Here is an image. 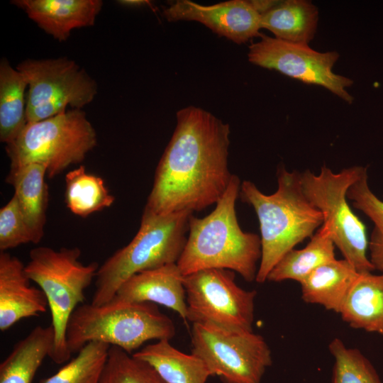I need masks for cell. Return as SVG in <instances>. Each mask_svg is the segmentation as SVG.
Instances as JSON below:
<instances>
[{
	"mask_svg": "<svg viewBox=\"0 0 383 383\" xmlns=\"http://www.w3.org/2000/svg\"><path fill=\"white\" fill-rule=\"evenodd\" d=\"M176 116L145 206L157 214L194 213L216 204L233 177L228 165L229 125L194 106Z\"/></svg>",
	"mask_w": 383,
	"mask_h": 383,
	"instance_id": "1",
	"label": "cell"
},
{
	"mask_svg": "<svg viewBox=\"0 0 383 383\" xmlns=\"http://www.w3.org/2000/svg\"><path fill=\"white\" fill-rule=\"evenodd\" d=\"M241 182L233 174L215 209L206 216L192 214L187 242L177 265L187 275L206 269H226L255 281L262 255L260 236L244 232L235 211Z\"/></svg>",
	"mask_w": 383,
	"mask_h": 383,
	"instance_id": "2",
	"label": "cell"
},
{
	"mask_svg": "<svg viewBox=\"0 0 383 383\" xmlns=\"http://www.w3.org/2000/svg\"><path fill=\"white\" fill-rule=\"evenodd\" d=\"M277 177V189L270 195L249 180L240 188L239 196L254 209L260 223L262 255L255 281L260 284L287 252L311 238L324 221L303 191L300 172L281 165Z\"/></svg>",
	"mask_w": 383,
	"mask_h": 383,
	"instance_id": "3",
	"label": "cell"
},
{
	"mask_svg": "<svg viewBox=\"0 0 383 383\" xmlns=\"http://www.w3.org/2000/svg\"><path fill=\"white\" fill-rule=\"evenodd\" d=\"M192 214L190 211L157 214L145 207L134 238L99 266L91 304L109 302L120 286L137 273L177 263L187 242Z\"/></svg>",
	"mask_w": 383,
	"mask_h": 383,
	"instance_id": "4",
	"label": "cell"
},
{
	"mask_svg": "<svg viewBox=\"0 0 383 383\" xmlns=\"http://www.w3.org/2000/svg\"><path fill=\"white\" fill-rule=\"evenodd\" d=\"M175 326L169 316L150 302L82 304L68 322L67 343L70 353L96 341L117 346L129 354L150 340H171Z\"/></svg>",
	"mask_w": 383,
	"mask_h": 383,
	"instance_id": "5",
	"label": "cell"
},
{
	"mask_svg": "<svg viewBox=\"0 0 383 383\" xmlns=\"http://www.w3.org/2000/svg\"><path fill=\"white\" fill-rule=\"evenodd\" d=\"M79 248L40 246L30 252L25 272L45 294L51 313L55 342L52 360L56 364L67 362L71 357L67 343V329L74 311L84 299V291L96 277L99 265L79 261Z\"/></svg>",
	"mask_w": 383,
	"mask_h": 383,
	"instance_id": "6",
	"label": "cell"
},
{
	"mask_svg": "<svg viewBox=\"0 0 383 383\" xmlns=\"http://www.w3.org/2000/svg\"><path fill=\"white\" fill-rule=\"evenodd\" d=\"M97 144L96 133L82 109H72L28 123L12 143L6 145L10 169L29 163L45 165L52 179L70 165L82 162Z\"/></svg>",
	"mask_w": 383,
	"mask_h": 383,
	"instance_id": "7",
	"label": "cell"
},
{
	"mask_svg": "<svg viewBox=\"0 0 383 383\" xmlns=\"http://www.w3.org/2000/svg\"><path fill=\"white\" fill-rule=\"evenodd\" d=\"M365 169L353 166L335 173L323 165L318 174L310 170L301 173L303 191L323 214L335 246L360 273L375 270L367 255L369 241L365 226L348 203L347 192Z\"/></svg>",
	"mask_w": 383,
	"mask_h": 383,
	"instance_id": "8",
	"label": "cell"
},
{
	"mask_svg": "<svg viewBox=\"0 0 383 383\" xmlns=\"http://www.w3.org/2000/svg\"><path fill=\"white\" fill-rule=\"evenodd\" d=\"M16 69L28 83L26 115L38 122L66 111L82 109L97 94V84L74 60L66 57L26 59Z\"/></svg>",
	"mask_w": 383,
	"mask_h": 383,
	"instance_id": "9",
	"label": "cell"
},
{
	"mask_svg": "<svg viewBox=\"0 0 383 383\" xmlns=\"http://www.w3.org/2000/svg\"><path fill=\"white\" fill-rule=\"evenodd\" d=\"M191 333V353L201 359L212 376H218L224 383H261L272 364L268 344L253 331L194 323Z\"/></svg>",
	"mask_w": 383,
	"mask_h": 383,
	"instance_id": "10",
	"label": "cell"
},
{
	"mask_svg": "<svg viewBox=\"0 0 383 383\" xmlns=\"http://www.w3.org/2000/svg\"><path fill=\"white\" fill-rule=\"evenodd\" d=\"M187 321L235 331H252L257 292L235 282V272L206 269L184 275Z\"/></svg>",
	"mask_w": 383,
	"mask_h": 383,
	"instance_id": "11",
	"label": "cell"
},
{
	"mask_svg": "<svg viewBox=\"0 0 383 383\" xmlns=\"http://www.w3.org/2000/svg\"><path fill=\"white\" fill-rule=\"evenodd\" d=\"M340 55L335 51L320 52L308 45L296 44L261 34L249 46L250 62L309 84L321 86L351 104L354 100L347 88L353 81L333 71Z\"/></svg>",
	"mask_w": 383,
	"mask_h": 383,
	"instance_id": "12",
	"label": "cell"
},
{
	"mask_svg": "<svg viewBox=\"0 0 383 383\" xmlns=\"http://www.w3.org/2000/svg\"><path fill=\"white\" fill-rule=\"evenodd\" d=\"M168 21L199 22L220 36L242 44L261 35V14L252 1L231 0L213 5H201L178 0L162 9Z\"/></svg>",
	"mask_w": 383,
	"mask_h": 383,
	"instance_id": "13",
	"label": "cell"
},
{
	"mask_svg": "<svg viewBox=\"0 0 383 383\" xmlns=\"http://www.w3.org/2000/svg\"><path fill=\"white\" fill-rule=\"evenodd\" d=\"M25 265L17 257L0 253V330L5 331L23 318L47 311L46 296L30 285Z\"/></svg>",
	"mask_w": 383,
	"mask_h": 383,
	"instance_id": "14",
	"label": "cell"
},
{
	"mask_svg": "<svg viewBox=\"0 0 383 383\" xmlns=\"http://www.w3.org/2000/svg\"><path fill=\"white\" fill-rule=\"evenodd\" d=\"M183 278L177 263L143 271L126 280L111 301L160 304L177 312L187 322Z\"/></svg>",
	"mask_w": 383,
	"mask_h": 383,
	"instance_id": "15",
	"label": "cell"
},
{
	"mask_svg": "<svg viewBox=\"0 0 383 383\" xmlns=\"http://www.w3.org/2000/svg\"><path fill=\"white\" fill-rule=\"evenodd\" d=\"M39 28L59 42L75 28L92 26L100 13L101 0H14Z\"/></svg>",
	"mask_w": 383,
	"mask_h": 383,
	"instance_id": "16",
	"label": "cell"
},
{
	"mask_svg": "<svg viewBox=\"0 0 383 383\" xmlns=\"http://www.w3.org/2000/svg\"><path fill=\"white\" fill-rule=\"evenodd\" d=\"M45 177V165L29 163L10 169L6 178V182L14 189V195L34 244L38 243L44 236L48 203Z\"/></svg>",
	"mask_w": 383,
	"mask_h": 383,
	"instance_id": "17",
	"label": "cell"
},
{
	"mask_svg": "<svg viewBox=\"0 0 383 383\" xmlns=\"http://www.w3.org/2000/svg\"><path fill=\"white\" fill-rule=\"evenodd\" d=\"M339 313L353 328L383 335V273H359Z\"/></svg>",
	"mask_w": 383,
	"mask_h": 383,
	"instance_id": "18",
	"label": "cell"
},
{
	"mask_svg": "<svg viewBox=\"0 0 383 383\" xmlns=\"http://www.w3.org/2000/svg\"><path fill=\"white\" fill-rule=\"evenodd\" d=\"M360 272L347 260L335 259L313 270L301 283V298L339 313Z\"/></svg>",
	"mask_w": 383,
	"mask_h": 383,
	"instance_id": "19",
	"label": "cell"
},
{
	"mask_svg": "<svg viewBox=\"0 0 383 383\" xmlns=\"http://www.w3.org/2000/svg\"><path fill=\"white\" fill-rule=\"evenodd\" d=\"M151 365L167 383H206L212 376L205 362L194 354H186L162 339L132 355Z\"/></svg>",
	"mask_w": 383,
	"mask_h": 383,
	"instance_id": "20",
	"label": "cell"
},
{
	"mask_svg": "<svg viewBox=\"0 0 383 383\" xmlns=\"http://www.w3.org/2000/svg\"><path fill=\"white\" fill-rule=\"evenodd\" d=\"M55 342L52 326H35L18 341L0 364V383H31L45 358L50 357Z\"/></svg>",
	"mask_w": 383,
	"mask_h": 383,
	"instance_id": "21",
	"label": "cell"
},
{
	"mask_svg": "<svg viewBox=\"0 0 383 383\" xmlns=\"http://www.w3.org/2000/svg\"><path fill=\"white\" fill-rule=\"evenodd\" d=\"M318 21V11L305 0L280 1L261 14V28L270 30L276 38L308 45L313 38Z\"/></svg>",
	"mask_w": 383,
	"mask_h": 383,
	"instance_id": "22",
	"label": "cell"
},
{
	"mask_svg": "<svg viewBox=\"0 0 383 383\" xmlns=\"http://www.w3.org/2000/svg\"><path fill=\"white\" fill-rule=\"evenodd\" d=\"M335 248L331 228L323 223L304 248H294L279 260L267 280L279 282L290 279L300 284L316 268L336 259Z\"/></svg>",
	"mask_w": 383,
	"mask_h": 383,
	"instance_id": "23",
	"label": "cell"
},
{
	"mask_svg": "<svg viewBox=\"0 0 383 383\" xmlns=\"http://www.w3.org/2000/svg\"><path fill=\"white\" fill-rule=\"evenodd\" d=\"M28 83L23 74L8 60L0 62V140L14 141L27 125L26 115Z\"/></svg>",
	"mask_w": 383,
	"mask_h": 383,
	"instance_id": "24",
	"label": "cell"
},
{
	"mask_svg": "<svg viewBox=\"0 0 383 383\" xmlns=\"http://www.w3.org/2000/svg\"><path fill=\"white\" fill-rule=\"evenodd\" d=\"M114 201L104 180L87 172L84 165L66 174L65 202L73 214L87 217L110 207Z\"/></svg>",
	"mask_w": 383,
	"mask_h": 383,
	"instance_id": "25",
	"label": "cell"
},
{
	"mask_svg": "<svg viewBox=\"0 0 383 383\" xmlns=\"http://www.w3.org/2000/svg\"><path fill=\"white\" fill-rule=\"evenodd\" d=\"M347 198L373 223L368 242L369 259L374 270L383 273V201L370 189L367 168L348 189Z\"/></svg>",
	"mask_w": 383,
	"mask_h": 383,
	"instance_id": "26",
	"label": "cell"
},
{
	"mask_svg": "<svg viewBox=\"0 0 383 383\" xmlns=\"http://www.w3.org/2000/svg\"><path fill=\"white\" fill-rule=\"evenodd\" d=\"M111 345L93 341L77 356L41 383H99Z\"/></svg>",
	"mask_w": 383,
	"mask_h": 383,
	"instance_id": "27",
	"label": "cell"
},
{
	"mask_svg": "<svg viewBox=\"0 0 383 383\" xmlns=\"http://www.w3.org/2000/svg\"><path fill=\"white\" fill-rule=\"evenodd\" d=\"M328 350L334 358L333 383H383L375 368L358 349L333 338Z\"/></svg>",
	"mask_w": 383,
	"mask_h": 383,
	"instance_id": "28",
	"label": "cell"
},
{
	"mask_svg": "<svg viewBox=\"0 0 383 383\" xmlns=\"http://www.w3.org/2000/svg\"><path fill=\"white\" fill-rule=\"evenodd\" d=\"M99 383H167L146 362L111 346Z\"/></svg>",
	"mask_w": 383,
	"mask_h": 383,
	"instance_id": "29",
	"label": "cell"
},
{
	"mask_svg": "<svg viewBox=\"0 0 383 383\" xmlns=\"http://www.w3.org/2000/svg\"><path fill=\"white\" fill-rule=\"evenodd\" d=\"M32 243V236L15 195L0 209V250Z\"/></svg>",
	"mask_w": 383,
	"mask_h": 383,
	"instance_id": "30",
	"label": "cell"
},
{
	"mask_svg": "<svg viewBox=\"0 0 383 383\" xmlns=\"http://www.w3.org/2000/svg\"><path fill=\"white\" fill-rule=\"evenodd\" d=\"M118 3L126 6H141L150 4V1L145 0H121Z\"/></svg>",
	"mask_w": 383,
	"mask_h": 383,
	"instance_id": "31",
	"label": "cell"
}]
</instances>
